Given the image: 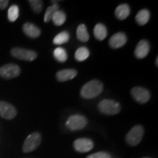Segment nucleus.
<instances>
[{
	"instance_id": "1",
	"label": "nucleus",
	"mask_w": 158,
	"mask_h": 158,
	"mask_svg": "<svg viewBox=\"0 0 158 158\" xmlns=\"http://www.w3.org/2000/svg\"><path fill=\"white\" fill-rule=\"evenodd\" d=\"M103 91V84L100 81L92 80L85 84L81 89V95L83 98L92 99L100 95Z\"/></svg>"
},
{
	"instance_id": "2",
	"label": "nucleus",
	"mask_w": 158,
	"mask_h": 158,
	"mask_svg": "<svg viewBox=\"0 0 158 158\" xmlns=\"http://www.w3.org/2000/svg\"><path fill=\"white\" fill-rule=\"evenodd\" d=\"M98 108L101 113L106 115H116L121 110V106L116 101L106 99L99 102Z\"/></svg>"
},
{
	"instance_id": "3",
	"label": "nucleus",
	"mask_w": 158,
	"mask_h": 158,
	"mask_svg": "<svg viewBox=\"0 0 158 158\" xmlns=\"http://www.w3.org/2000/svg\"><path fill=\"white\" fill-rule=\"evenodd\" d=\"M143 134L144 129L141 125L134 126L126 135V141L130 146L135 147L141 141Z\"/></svg>"
},
{
	"instance_id": "4",
	"label": "nucleus",
	"mask_w": 158,
	"mask_h": 158,
	"mask_svg": "<svg viewBox=\"0 0 158 158\" xmlns=\"http://www.w3.org/2000/svg\"><path fill=\"white\" fill-rule=\"evenodd\" d=\"M88 123L87 118L80 114L70 116L66 122V126L69 130L76 131L84 129Z\"/></svg>"
},
{
	"instance_id": "5",
	"label": "nucleus",
	"mask_w": 158,
	"mask_h": 158,
	"mask_svg": "<svg viewBox=\"0 0 158 158\" xmlns=\"http://www.w3.org/2000/svg\"><path fill=\"white\" fill-rule=\"evenodd\" d=\"M41 141H42V137H41L40 133L38 132L30 134L26 138L23 146V151L26 153L34 151L39 147Z\"/></svg>"
},
{
	"instance_id": "6",
	"label": "nucleus",
	"mask_w": 158,
	"mask_h": 158,
	"mask_svg": "<svg viewBox=\"0 0 158 158\" xmlns=\"http://www.w3.org/2000/svg\"><path fill=\"white\" fill-rule=\"evenodd\" d=\"M11 55L15 58L21 60L28 61L31 62L34 61L37 57V54L35 51L29 49H25L22 48H14L10 51Z\"/></svg>"
},
{
	"instance_id": "7",
	"label": "nucleus",
	"mask_w": 158,
	"mask_h": 158,
	"mask_svg": "<svg viewBox=\"0 0 158 158\" xmlns=\"http://www.w3.org/2000/svg\"><path fill=\"white\" fill-rule=\"evenodd\" d=\"M21 68L15 64H7L0 68V76L5 79H11L19 76Z\"/></svg>"
},
{
	"instance_id": "8",
	"label": "nucleus",
	"mask_w": 158,
	"mask_h": 158,
	"mask_svg": "<svg viewBox=\"0 0 158 158\" xmlns=\"http://www.w3.org/2000/svg\"><path fill=\"white\" fill-rule=\"evenodd\" d=\"M131 94L134 100L139 103L144 104L147 102L150 99V92L147 89L136 86L131 89Z\"/></svg>"
},
{
	"instance_id": "9",
	"label": "nucleus",
	"mask_w": 158,
	"mask_h": 158,
	"mask_svg": "<svg viewBox=\"0 0 158 158\" xmlns=\"http://www.w3.org/2000/svg\"><path fill=\"white\" fill-rule=\"evenodd\" d=\"M17 115V110L13 105L5 101H0V116L5 119H13Z\"/></svg>"
},
{
	"instance_id": "10",
	"label": "nucleus",
	"mask_w": 158,
	"mask_h": 158,
	"mask_svg": "<svg viewBox=\"0 0 158 158\" xmlns=\"http://www.w3.org/2000/svg\"><path fill=\"white\" fill-rule=\"evenodd\" d=\"M73 147L76 151L78 152L84 153L89 152L93 149L94 143L89 138H81L75 141Z\"/></svg>"
},
{
	"instance_id": "11",
	"label": "nucleus",
	"mask_w": 158,
	"mask_h": 158,
	"mask_svg": "<svg viewBox=\"0 0 158 158\" xmlns=\"http://www.w3.org/2000/svg\"><path fill=\"white\" fill-rule=\"evenodd\" d=\"M127 41V37L123 32H117L114 34L109 40V45L110 48L116 49L124 46Z\"/></svg>"
},
{
	"instance_id": "12",
	"label": "nucleus",
	"mask_w": 158,
	"mask_h": 158,
	"mask_svg": "<svg viewBox=\"0 0 158 158\" xmlns=\"http://www.w3.org/2000/svg\"><path fill=\"white\" fill-rule=\"evenodd\" d=\"M150 50V45L146 40H142L138 43L135 49V56L138 59H143L147 56Z\"/></svg>"
},
{
	"instance_id": "13",
	"label": "nucleus",
	"mask_w": 158,
	"mask_h": 158,
	"mask_svg": "<svg viewBox=\"0 0 158 158\" xmlns=\"http://www.w3.org/2000/svg\"><path fill=\"white\" fill-rule=\"evenodd\" d=\"M23 31L24 34L30 38H37L41 34L39 27L31 23H25L23 26Z\"/></svg>"
},
{
	"instance_id": "14",
	"label": "nucleus",
	"mask_w": 158,
	"mask_h": 158,
	"mask_svg": "<svg viewBox=\"0 0 158 158\" xmlns=\"http://www.w3.org/2000/svg\"><path fill=\"white\" fill-rule=\"evenodd\" d=\"M77 71L74 69H65L56 73V77L59 81H67L73 79L77 76Z\"/></svg>"
},
{
	"instance_id": "15",
	"label": "nucleus",
	"mask_w": 158,
	"mask_h": 158,
	"mask_svg": "<svg viewBox=\"0 0 158 158\" xmlns=\"http://www.w3.org/2000/svg\"><path fill=\"white\" fill-rule=\"evenodd\" d=\"M130 13V8L127 4H122L116 7L115 10V15L118 20L123 21L129 16Z\"/></svg>"
},
{
	"instance_id": "16",
	"label": "nucleus",
	"mask_w": 158,
	"mask_h": 158,
	"mask_svg": "<svg viewBox=\"0 0 158 158\" xmlns=\"http://www.w3.org/2000/svg\"><path fill=\"white\" fill-rule=\"evenodd\" d=\"M108 31L106 26L102 23H98L94 28V35L98 40H103L107 37Z\"/></svg>"
},
{
	"instance_id": "17",
	"label": "nucleus",
	"mask_w": 158,
	"mask_h": 158,
	"mask_svg": "<svg viewBox=\"0 0 158 158\" xmlns=\"http://www.w3.org/2000/svg\"><path fill=\"white\" fill-rule=\"evenodd\" d=\"M150 19V13L147 9H142L137 13L135 16V21L138 24L143 26L148 23Z\"/></svg>"
},
{
	"instance_id": "18",
	"label": "nucleus",
	"mask_w": 158,
	"mask_h": 158,
	"mask_svg": "<svg viewBox=\"0 0 158 158\" xmlns=\"http://www.w3.org/2000/svg\"><path fill=\"white\" fill-rule=\"evenodd\" d=\"M77 38L81 42H87L89 39V35L87 29L84 24H80L77 28L76 31Z\"/></svg>"
},
{
	"instance_id": "19",
	"label": "nucleus",
	"mask_w": 158,
	"mask_h": 158,
	"mask_svg": "<svg viewBox=\"0 0 158 158\" xmlns=\"http://www.w3.org/2000/svg\"><path fill=\"white\" fill-rule=\"evenodd\" d=\"M90 52L89 51V49L86 47H80L78 48L76 51V54H75V58L77 61L78 62H83V61L86 60L89 56Z\"/></svg>"
},
{
	"instance_id": "20",
	"label": "nucleus",
	"mask_w": 158,
	"mask_h": 158,
	"mask_svg": "<svg viewBox=\"0 0 158 158\" xmlns=\"http://www.w3.org/2000/svg\"><path fill=\"white\" fill-rule=\"evenodd\" d=\"M69 40H70V35L68 31H64L59 33L58 35L55 36L54 40H53V43L56 45H62L68 43Z\"/></svg>"
},
{
	"instance_id": "21",
	"label": "nucleus",
	"mask_w": 158,
	"mask_h": 158,
	"mask_svg": "<svg viewBox=\"0 0 158 158\" xmlns=\"http://www.w3.org/2000/svg\"><path fill=\"white\" fill-rule=\"evenodd\" d=\"M51 21L56 26H62L66 21V14L62 10H57L53 15Z\"/></svg>"
},
{
	"instance_id": "22",
	"label": "nucleus",
	"mask_w": 158,
	"mask_h": 158,
	"mask_svg": "<svg viewBox=\"0 0 158 158\" xmlns=\"http://www.w3.org/2000/svg\"><path fill=\"white\" fill-rule=\"evenodd\" d=\"M54 56L59 62H66L68 57L66 50L64 48H61V47L56 48L54 51Z\"/></svg>"
},
{
	"instance_id": "23",
	"label": "nucleus",
	"mask_w": 158,
	"mask_h": 158,
	"mask_svg": "<svg viewBox=\"0 0 158 158\" xmlns=\"http://www.w3.org/2000/svg\"><path fill=\"white\" fill-rule=\"evenodd\" d=\"M57 10H59V5L58 4H53L52 5L48 7L45 11L44 15V21L45 23H48L51 21L54 14Z\"/></svg>"
},
{
	"instance_id": "24",
	"label": "nucleus",
	"mask_w": 158,
	"mask_h": 158,
	"mask_svg": "<svg viewBox=\"0 0 158 158\" xmlns=\"http://www.w3.org/2000/svg\"><path fill=\"white\" fill-rule=\"evenodd\" d=\"M19 16V8L17 5H11L7 12V18L11 22H14Z\"/></svg>"
},
{
	"instance_id": "25",
	"label": "nucleus",
	"mask_w": 158,
	"mask_h": 158,
	"mask_svg": "<svg viewBox=\"0 0 158 158\" xmlns=\"http://www.w3.org/2000/svg\"><path fill=\"white\" fill-rule=\"evenodd\" d=\"M28 2L30 5L31 9L36 13H40L43 10V3L41 0H29Z\"/></svg>"
},
{
	"instance_id": "26",
	"label": "nucleus",
	"mask_w": 158,
	"mask_h": 158,
	"mask_svg": "<svg viewBox=\"0 0 158 158\" xmlns=\"http://www.w3.org/2000/svg\"><path fill=\"white\" fill-rule=\"evenodd\" d=\"M86 158H111V156L106 152H98L87 156Z\"/></svg>"
},
{
	"instance_id": "27",
	"label": "nucleus",
	"mask_w": 158,
	"mask_h": 158,
	"mask_svg": "<svg viewBox=\"0 0 158 158\" xmlns=\"http://www.w3.org/2000/svg\"><path fill=\"white\" fill-rule=\"evenodd\" d=\"M9 4L8 0H0V10H5Z\"/></svg>"
},
{
	"instance_id": "28",
	"label": "nucleus",
	"mask_w": 158,
	"mask_h": 158,
	"mask_svg": "<svg viewBox=\"0 0 158 158\" xmlns=\"http://www.w3.org/2000/svg\"><path fill=\"white\" fill-rule=\"evenodd\" d=\"M156 65H158V57H157V58H156Z\"/></svg>"
},
{
	"instance_id": "29",
	"label": "nucleus",
	"mask_w": 158,
	"mask_h": 158,
	"mask_svg": "<svg viewBox=\"0 0 158 158\" xmlns=\"http://www.w3.org/2000/svg\"><path fill=\"white\" fill-rule=\"evenodd\" d=\"M144 158H148V157H144Z\"/></svg>"
}]
</instances>
